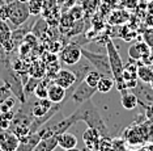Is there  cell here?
<instances>
[{"label":"cell","mask_w":153,"mask_h":151,"mask_svg":"<svg viewBox=\"0 0 153 151\" xmlns=\"http://www.w3.org/2000/svg\"><path fill=\"white\" fill-rule=\"evenodd\" d=\"M139 151H153V145H145V146H143Z\"/></svg>","instance_id":"d6a6232c"},{"label":"cell","mask_w":153,"mask_h":151,"mask_svg":"<svg viewBox=\"0 0 153 151\" xmlns=\"http://www.w3.org/2000/svg\"><path fill=\"white\" fill-rule=\"evenodd\" d=\"M149 86H151V88L153 89V79H152V82H151V83H149Z\"/></svg>","instance_id":"d590c367"},{"label":"cell","mask_w":153,"mask_h":151,"mask_svg":"<svg viewBox=\"0 0 153 151\" xmlns=\"http://www.w3.org/2000/svg\"><path fill=\"white\" fill-rule=\"evenodd\" d=\"M20 2H22V3H27L29 0H20Z\"/></svg>","instance_id":"8d00e7d4"},{"label":"cell","mask_w":153,"mask_h":151,"mask_svg":"<svg viewBox=\"0 0 153 151\" xmlns=\"http://www.w3.org/2000/svg\"><path fill=\"white\" fill-rule=\"evenodd\" d=\"M15 112L8 110V112H1L0 113V129H9L13 120Z\"/></svg>","instance_id":"603a6c76"},{"label":"cell","mask_w":153,"mask_h":151,"mask_svg":"<svg viewBox=\"0 0 153 151\" xmlns=\"http://www.w3.org/2000/svg\"><path fill=\"white\" fill-rule=\"evenodd\" d=\"M72 117L76 122L84 121L88 128H93L101 134V137L109 138V130L105 124V120L102 118V116L100 114L98 109L96 108V105L92 103V100H86L85 103L80 104L76 108L75 112H72Z\"/></svg>","instance_id":"6da1fadb"},{"label":"cell","mask_w":153,"mask_h":151,"mask_svg":"<svg viewBox=\"0 0 153 151\" xmlns=\"http://www.w3.org/2000/svg\"><path fill=\"white\" fill-rule=\"evenodd\" d=\"M29 75L33 78H38L42 79L46 76V63L41 62V61H36L33 62V65L29 68Z\"/></svg>","instance_id":"d6986e66"},{"label":"cell","mask_w":153,"mask_h":151,"mask_svg":"<svg viewBox=\"0 0 153 151\" xmlns=\"http://www.w3.org/2000/svg\"><path fill=\"white\" fill-rule=\"evenodd\" d=\"M97 151H101V150H97Z\"/></svg>","instance_id":"f35d334b"},{"label":"cell","mask_w":153,"mask_h":151,"mask_svg":"<svg viewBox=\"0 0 153 151\" xmlns=\"http://www.w3.org/2000/svg\"><path fill=\"white\" fill-rule=\"evenodd\" d=\"M81 53H82V57L94 67V70L101 72V75L102 76H111V78H113L107 54H100V53L89 51L84 47H81Z\"/></svg>","instance_id":"277c9868"},{"label":"cell","mask_w":153,"mask_h":151,"mask_svg":"<svg viewBox=\"0 0 153 151\" xmlns=\"http://www.w3.org/2000/svg\"><path fill=\"white\" fill-rule=\"evenodd\" d=\"M101 134L96 129L93 128H88L82 134V141H84L86 149L92 150V151H97L100 149V142H101Z\"/></svg>","instance_id":"8fae6325"},{"label":"cell","mask_w":153,"mask_h":151,"mask_svg":"<svg viewBox=\"0 0 153 151\" xmlns=\"http://www.w3.org/2000/svg\"><path fill=\"white\" fill-rule=\"evenodd\" d=\"M56 147H58V137L50 135L41 139L39 143L32 151H54Z\"/></svg>","instance_id":"2e32d148"},{"label":"cell","mask_w":153,"mask_h":151,"mask_svg":"<svg viewBox=\"0 0 153 151\" xmlns=\"http://www.w3.org/2000/svg\"><path fill=\"white\" fill-rule=\"evenodd\" d=\"M13 107H15V99H13L12 96H9L8 99L4 100L0 104V112H8V110H11Z\"/></svg>","instance_id":"4316f807"},{"label":"cell","mask_w":153,"mask_h":151,"mask_svg":"<svg viewBox=\"0 0 153 151\" xmlns=\"http://www.w3.org/2000/svg\"><path fill=\"white\" fill-rule=\"evenodd\" d=\"M20 145V138L11 129H0V151H15Z\"/></svg>","instance_id":"ba28073f"},{"label":"cell","mask_w":153,"mask_h":151,"mask_svg":"<svg viewBox=\"0 0 153 151\" xmlns=\"http://www.w3.org/2000/svg\"><path fill=\"white\" fill-rule=\"evenodd\" d=\"M147 2H151V0H147Z\"/></svg>","instance_id":"74e56055"},{"label":"cell","mask_w":153,"mask_h":151,"mask_svg":"<svg viewBox=\"0 0 153 151\" xmlns=\"http://www.w3.org/2000/svg\"><path fill=\"white\" fill-rule=\"evenodd\" d=\"M128 19H130V15L126 9H117L110 15L109 21L114 25H120V24L127 23Z\"/></svg>","instance_id":"ffe728a7"},{"label":"cell","mask_w":153,"mask_h":151,"mask_svg":"<svg viewBox=\"0 0 153 151\" xmlns=\"http://www.w3.org/2000/svg\"><path fill=\"white\" fill-rule=\"evenodd\" d=\"M137 79L143 83L149 84L153 79V67H151L149 65L137 66Z\"/></svg>","instance_id":"ac0fdd59"},{"label":"cell","mask_w":153,"mask_h":151,"mask_svg":"<svg viewBox=\"0 0 153 151\" xmlns=\"http://www.w3.org/2000/svg\"><path fill=\"white\" fill-rule=\"evenodd\" d=\"M54 83L59 84L60 87H63L64 89H75L76 87V82H77V78H76L75 72L72 70H68V68H60L58 71V74L54 76L53 79Z\"/></svg>","instance_id":"52a82bcc"},{"label":"cell","mask_w":153,"mask_h":151,"mask_svg":"<svg viewBox=\"0 0 153 151\" xmlns=\"http://www.w3.org/2000/svg\"><path fill=\"white\" fill-rule=\"evenodd\" d=\"M145 23H147V25L153 26V15H152V13H149V15L147 16V20H145Z\"/></svg>","instance_id":"1f68e13d"},{"label":"cell","mask_w":153,"mask_h":151,"mask_svg":"<svg viewBox=\"0 0 153 151\" xmlns=\"http://www.w3.org/2000/svg\"><path fill=\"white\" fill-rule=\"evenodd\" d=\"M94 93H97V88L90 87L85 80H82V82H80L77 86L75 87L74 92L69 95V100L74 101L79 107L80 104H82V103H85L86 100L92 99V97L94 96Z\"/></svg>","instance_id":"5b68a950"},{"label":"cell","mask_w":153,"mask_h":151,"mask_svg":"<svg viewBox=\"0 0 153 151\" xmlns=\"http://www.w3.org/2000/svg\"><path fill=\"white\" fill-rule=\"evenodd\" d=\"M101 72H98L97 70H92V71H89L88 74H86L85 76V82L89 84L90 87H94V88H97V84H98L100 79H101Z\"/></svg>","instance_id":"cb8c5ba5"},{"label":"cell","mask_w":153,"mask_h":151,"mask_svg":"<svg viewBox=\"0 0 153 151\" xmlns=\"http://www.w3.org/2000/svg\"><path fill=\"white\" fill-rule=\"evenodd\" d=\"M114 84V79L111 76H101L98 84H97V92L100 93H109L111 89H113Z\"/></svg>","instance_id":"44dd1931"},{"label":"cell","mask_w":153,"mask_h":151,"mask_svg":"<svg viewBox=\"0 0 153 151\" xmlns=\"http://www.w3.org/2000/svg\"><path fill=\"white\" fill-rule=\"evenodd\" d=\"M145 109V116L149 118V120H153V103L151 104H141Z\"/></svg>","instance_id":"4dcf8cb0"},{"label":"cell","mask_w":153,"mask_h":151,"mask_svg":"<svg viewBox=\"0 0 153 151\" xmlns=\"http://www.w3.org/2000/svg\"><path fill=\"white\" fill-rule=\"evenodd\" d=\"M47 99L53 104H63L69 99V95H67V89L60 87L59 84L51 82L50 87H48L47 92Z\"/></svg>","instance_id":"9c48e42d"},{"label":"cell","mask_w":153,"mask_h":151,"mask_svg":"<svg viewBox=\"0 0 153 151\" xmlns=\"http://www.w3.org/2000/svg\"><path fill=\"white\" fill-rule=\"evenodd\" d=\"M27 7H29L30 15H39L42 12V7H43V0H29L27 2Z\"/></svg>","instance_id":"d4e9b609"},{"label":"cell","mask_w":153,"mask_h":151,"mask_svg":"<svg viewBox=\"0 0 153 151\" xmlns=\"http://www.w3.org/2000/svg\"><path fill=\"white\" fill-rule=\"evenodd\" d=\"M39 80H41V79L30 76L29 82H26L25 84H24V93H25V97H29L32 92L34 93V89H36V87H37V84H38V82H39Z\"/></svg>","instance_id":"484cf974"},{"label":"cell","mask_w":153,"mask_h":151,"mask_svg":"<svg viewBox=\"0 0 153 151\" xmlns=\"http://www.w3.org/2000/svg\"><path fill=\"white\" fill-rule=\"evenodd\" d=\"M120 4L124 7L126 9H135L139 7V3H140V0H119Z\"/></svg>","instance_id":"f1b7e54d"},{"label":"cell","mask_w":153,"mask_h":151,"mask_svg":"<svg viewBox=\"0 0 153 151\" xmlns=\"http://www.w3.org/2000/svg\"><path fill=\"white\" fill-rule=\"evenodd\" d=\"M29 17L30 11L27 3H22L20 0L7 3V23L9 21V26L12 28V30L25 24Z\"/></svg>","instance_id":"3957f363"},{"label":"cell","mask_w":153,"mask_h":151,"mask_svg":"<svg viewBox=\"0 0 153 151\" xmlns=\"http://www.w3.org/2000/svg\"><path fill=\"white\" fill-rule=\"evenodd\" d=\"M82 58V53H81V47L77 46V45H68L64 49L60 50V54H59V61L63 62L64 65L67 66H72L76 65L77 62L81 61Z\"/></svg>","instance_id":"8992f818"},{"label":"cell","mask_w":153,"mask_h":151,"mask_svg":"<svg viewBox=\"0 0 153 151\" xmlns=\"http://www.w3.org/2000/svg\"><path fill=\"white\" fill-rule=\"evenodd\" d=\"M51 82H53V79L47 78V76H45L38 82L36 89H34V95H36L37 99H46L47 97V92H48V87H50Z\"/></svg>","instance_id":"e0dca14e"},{"label":"cell","mask_w":153,"mask_h":151,"mask_svg":"<svg viewBox=\"0 0 153 151\" xmlns=\"http://www.w3.org/2000/svg\"><path fill=\"white\" fill-rule=\"evenodd\" d=\"M12 38V28L4 20H0V46Z\"/></svg>","instance_id":"7402d4cb"},{"label":"cell","mask_w":153,"mask_h":151,"mask_svg":"<svg viewBox=\"0 0 153 151\" xmlns=\"http://www.w3.org/2000/svg\"><path fill=\"white\" fill-rule=\"evenodd\" d=\"M58 147H60L62 150H68L74 149L77 146V138L75 134H71L68 131H64L62 134H58Z\"/></svg>","instance_id":"9a60e30c"},{"label":"cell","mask_w":153,"mask_h":151,"mask_svg":"<svg viewBox=\"0 0 153 151\" xmlns=\"http://www.w3.org/2000/svg\"><path fill=\"white\" fill-rule=\"evenodd\" d=\"M64 151H81V150L77 149V147H74V149H68V150H64Z\"/></svg>","instance_id":"e575fe53"},{"label":"cell","mask_w":153,"mask_h":151,"mask_svg":"<svg viewBox=\"0 0 153 151\" xmlns=\"http://www.w3.org/2000/svg\"><path fill=\"white\" fill-rule=\"evenodd\" d=\"M106 54L109 58V63H110V68H111V75L113 79L115 82V86L119 92L124 89H128L126 87V83L123 80V71H124V63L122 61L119 51L117 50L115 45L111 40L106 41Z\"/></svg>","instance_id":"7a4b0ae2"},{"label":"cell","mask_w":153,"mask_h":151,"mask_svg":"<svg viewBox=\"0 0 153 151\" xmlns=\"http://www.w3.org/2000/svg\"><path fill=\"white\" fill-rule=\"evenodd\" d=\"M11 95H12V91L7 84H4L3 87H0V104H1L4 100L8 99Z\"/></svg>","instance_id":"83f0119b"},{"label":"cell","mask_w":153,"mask_h":151,"mask_svg":"<svg viewBox=\"0 0 153 151\" xmlns=\"http://www.w3.org/2000/svg\"><path fill=\"white\" fill-rule=\"evenodd\" d=\"M147 8H148V12H149V13H152V15H153V0H151V2H148Z\"/></svg>","instance_id":"836d02e7"},{"label":"cell","mask_w":153,"mask_h":151,"mask_svg":"<svg viewBox=\"0 0 153 151\" xmlns=\"http://www.w3.org/2000/svg\"><path fill=\"white\" fill-rule=\"evenodd\" d=\"M42 139V135L39 134V131H36L33 134H29L25 138L20 139V145L15 151H32L36 147L39 141Z\"/></svg>","instance_id":"7c38bea8"},{"label":"cell","mask_w":153,"mask_h":151,"mask_svg":"<svg viewBox=\"0 0 153 151\" xmlns=\"http://www.w3.org/2000/svg\"><path fill=\"white\" fill-rule=\"evenodd\" d=\"M144 42L151 47V50H152L153 49V32L152 30H149L144 34Z\"/></svg>","instance_id":"f546056e"},{"label":"cell","mask_w":153,"mask_h":151,"mask_svg":"<svg viewBox=\"0 0 153 151\" xmlns=\"http://www.w3.org/2000/svg\"><path fill=\"white\" fill-rule=\"evenodd\" d=\"M120 103L124 109L132 110L139 105V99L132 89H124L120 92Z\"/></svg>","instance_id":"5bb4252c"},{"label":"cell","mask_w":153,"mask_h":151,"mask_svg":"<svg viewBox=\"0 0 153 151\" xmlns=\"http://www.w3.org/2000/svg\"><path fill=\"white\" fill-rule=\"evenodd\" d=\"M54 107V104L47 99H38L36 103L32 104V114L34 117H43L48 113V110Z\"/></svg>","instance_id":"4fadbf2b"},{"label":"cell","mask_w":153,"mask_h":151,"mask_svg":"<svg viewBox=\"0 0 153 151\" xmlns=\"http://www.w3.org/2000/svg\"><path fill=\"white\" fill-rule=\"evenodd\" d=\"M128 55L134 61H140V59L147 61V58L151 61V58H149V55H151V47L145 42H135L128 49Z\"/></svg>","instance_id":"30bf717a"}]
</instances>
